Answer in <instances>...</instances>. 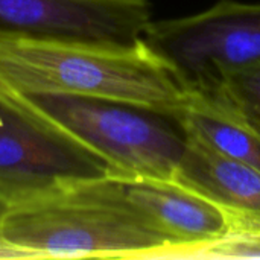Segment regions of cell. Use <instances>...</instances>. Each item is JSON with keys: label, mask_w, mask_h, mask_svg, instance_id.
I'll return each mask as SVG.
<instances>
[{"label": "cell", "mask_w": 260, "mask_h": 260, "mask_svg": "<svg viewBox=\"0 0 260 260\" xmlns=\"http://www.w3.org/2000/svg\"><path fill=\"white\" fill-rule=\"evenodd\" d=\"M107 163L26 96L0 84V197L11 204L110 175Z\"/></svg>", "instance_id": "obj_4"}, {"label": "cell", "mask_w": 260, "mask_h": 260, "mask_svg": "<svg viewBox=\"0 0 260 260\" xmlns=\"http://www.w3.org/2000/svg\"><path fill=\"white\" fill-rule=\"evenodd\" d=\"M195 257L260 259V233L239 232L203 248Z\"/></svg>", "instance_id": "obj_11"}, {"label": "cell", "mask_w": 260, "mask_h": 260, "mask_svg": "<svg viewBox=\"0 0 260 260\" xmlns=\"http://www.w3.org/2000/svg\"><path fill=\"white\" fill-rule=\"evenodd\" d=\"M151 20L148 0H0V32L129 44Z\"/></svg>", "instance_id": "obj_6"}, {"label": "cell", "mask_w": 260, "mask_h": 260, "mask_svg": "<svg viewBox=\"0 0 260 260\" xmlns=\"http://www.w3.org/2000/svg\"><path fill=\"white\" fill-rule=\"evenodd\" d=\"M26 98L101 157L113 175L175 180L187 136L174 116L96 98Z\"/></svg>", "instance_id": "obj_3"}, {"label": "cell", "mask_w": 260, "mask_h": 260, "mask_svg": "<svg viewBox=\"0 0 260 260\" xmlns=\"http://www.w3.org/2000/svg\"><path fill=\"white\" fill-rule=\"evenodd\" d=\"M216 98L260 129V61L222 72L203 91Z\"/></svg>", "instance_id": "obj_10"}, {"label": "cell", "mask_w": 260, "mask_h": 260, "mask_svg": "<svg viewBox=\"0 0 260 260\" xmlns=\"http://www.w3.org/2000/svg\"><path fill=\"white\" fill-rule=\"evenodd\" d=\"M129 200L172 247L169 257H195L238 232V219L178 180L119 177Z\"/></svg>", "instance_id": "obj_7"}, {"label": "cell", "mask_w": 260, "mask_h": 260, "mask_svg": "<svg viewBox=\"0 0 260 260\" xmlns=\"http://www.w3.org/2000/svg\"><path fill=\"white\" fill-rule=\"evenodd\" d=\"M175 119L189 139L260 172V129L216 98L189 93Z\"/></svg>", "instance_id": "obj_9"}, {"label": "cell", "mask_w": 260, "mask_h": 260, "mask_svg": "<svg viewBox=\"0 0 260 260\" xmlns=\"http://www.w3.org/2000/svg\"><path fill=\"white\" fill-rule=\"evenodd\" d=\"M5 238L32 259L169 257L172 247L117 175L76 180L12 204Z\"/></svg>", "instance_id": "obj_2"}, {"label": "cell", "mask_w": 260, "mask_h": 260, "mask_svg": "<svg viewBox=\"0 0 260 260\" xmlns=\"http://www.w3.org/2000/svg\"><path fill=\"white\" fill-rule=\"evenodd\" d=\"M12 204L5 200L3 197H0V260L5 259H32L29 253L23 251L21 248L12 245L3 235V222H5V216L9 210Z\"/></svg>", "instance_id": "obj_12"}, {"label": "cell", "mask_w": 260, "mask_h": 260, "mask_svg": "<svg viewBox=\"0 0 260 260\" xmlns=\"http://www.w3.org/2000/svg\"><path fill=\"white\" fill-rule=\"evenodd\" d=\"M0 84L23 96L119 101L174 116L189 93L143 43L0 32Z\"/></svg>", "instance_id": "obj_1"}, {"label": "cell", "mask_w": 260, "mask_h": 260, "mask_svg": "<svg viewBox=\"0 0 260 260\" xmlns=\"http://www.w3.org/2000/svg\"><path fill=\"white\" fill-rule=\"evenodd\" d=\"M142 40L187 93L203 91L222 72L260 61V3L219 0L198 14L151 20Z\"/></svg>", "instance_id": "obj_5"}, {"label": "cell", "mask_w": 260, "mask_h": 260, "mask_svg": "<svg viewBox=\"0 0 260 260\" xmlns=\"http://www.w3.org/2000/svg\"><path fill=\"white\" fill-rule=\"evenodd\" d=\"M175 180L238 219V232L260 233V172L187 137Z\"/></svg>", "instance_id": "obj_8"}]
</instances>
